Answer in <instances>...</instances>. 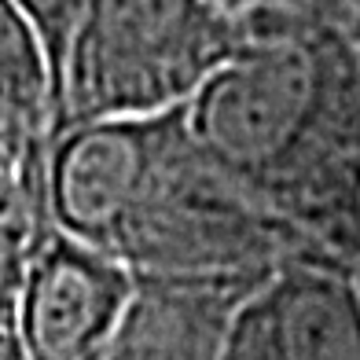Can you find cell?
<instances>
[{
	"mask_svg": "<svg viewBox=\"0 0 360 360\" xmlns=\"http://www.w3.org/2000/svg\"><path fill=\"white\" fill-rule=\"evenodd\" d=\"M349 41H353V52H356V59H360V19H356V26L349 30Z\"/></svg>",
	"mask_w": 360,
	"mask_h": 360,
	"instance_id": "cell-12",
	"label": "cell"
},
{
	"mask_svg": "<svg viewBox=\"0 0 360 360\" xmlns=\"http://www.w3.org/2000/svg\"><path fill=\"white\" fill-rule=\"evenodd\" d=\"M136 294L133 269L48 224L34 239L19 294L30 360H100Z\"/></svg>",
	"mask_w": 360,
	"mask_h": 360,
	"instance_id": "cell-5",
	"label": "cell"
},
{
	"mask_svg": "<svg viewBox=\"0 0 360 360\" xmlns=\"http://www.w3.org/2000/svg\"><path fill=\"white\" fill-rule=\"evenodd\" d=\"M188 133L323 247L360 173V59L349 34L243 11L236 52L188 103Z\"/></svg>",
	"mask_w": 360,
	"mask_h": 360,
	"instance_id": "cell-1",
	"label": "cell"
},
{
	"mask_svg": "<svg viewBox=\"0 0 360 360\" xmlns=\"http://www.w3.org/2000/svg\"><path fill=\"white\" fill-rule=\"evenodd\" d=\"M0 360H30L22 349L19 327H0Z\"/></svg>",
	"mask_w": 360,
	"mask_h": 360,
	"instance_id": "cell-10",
	"label": "cell"
},
{
	"mask_svg": "<svg viewBox=\"0 0 360 360\" xmlns=\"http://www.w3.org/2000/svg\"><path fill=\"white\" fill-rule=\"evenodd\" d=\"M114 257L136 276L269 280L290 261L331 257L188 133V110L162 151ZM338 261V257H331Z\"/></svg>",
	"mask_w": 360,
	"mask_h": 360,
	"instance_id": "cell-2",
	"label": "cell"
},
{
	"mask_svg": "<svg viewBox=\"0 0 360 360\" xmlns=\"http://www.w3.org/2000/svg\"><path fill=\"white\" fill-rule=\"evenodd\" d=\"M323 250L360 272V173L353 176L346 199L338 202L331 224L323 228Z\"/></svg>",
	"mask_w": 360,
	"mask_h": 360,
	"instance_id": "cell-9",
	"label": "cell"
},
{
	"mask_svg": "<svg viewBox=\"0 0 360 360\" xmlns=\"http://www.w3.org/2000/svg\"><path fill=\"white\" fill-rule=\"evenodd\" d=\"M0 100L48 122L56 133V81L44 44L15 0H0Z\"/></svg>",
	"mask_w": 360,
	"mask_h": 360,
	"instance_id": "cell-7",
	"label": "cell"
},
{
	"mask_svg": "<svg viewBox=\"0 0 360 360\" xmlns=\"http://www.w3.org/2000/svg\"><path fill=\"white\" fill-rule=\"evenodd\" d=\"M269 280L136 276V294L100 360H221L239 309Z\"/></svg>",
	"mask_w": 360,
	"mask_h": 360,
	"instance_id": "cell-6",
	"label": "cell"
},
{
	"mask_svg": "<svg viewBox=\"0 0 360 360\" xmlns=\"http://www.w3.org/2000/svg\"><path fill=\"white\" fill-rule=\"evenodd\" d=\"M236 44L239 15L214 0H89L63 70L56 133L184 110Z\"/></svg>",
	"mask_w": 360,
	"mask_h": 360,
	"instance_id": "cell-3",
	"label": "cell"
},
{
	"mask_svg": "<svg viewBox=\"0 0 360 360\" xmlns=\"http://www.w3.org/2000/svg\"><path fill=\"white\" fill-rule=\"evenodd\" d=\"M15 4L22 8V15L44 44L52 81H56V103H59L63 70H67V56H70V44L77 37V26H81V15H85L89 0H15Z\"/></svg>",
	"mask_w": 360,
	"mask_h": 360,
	"instance_id": "cell-8",
	"label": "cell"
},
{
	"mask_svg": "<svg viewBox=\"0 0 360 360\" xmlns=\"http://www.w3.org/2000/svg\"><path fill=\"white\" fill-rule=\"evenodd\" d=\"M184 110L155 118H96L59 129L48 147V221L70 239L114 254Z\"/></svg>",
	"mask_w": 360,
	"mask_h": 360,
	"instance_id": "cell-4",
	"label": "cell"
},
{
	"mask_svg": "<svg viewBox=\"0 0 360 360\" xmlns=\"http://www.w3.org/2000/svg\"><path fill=\"white\" fill-rule=\"evenodd\" d=\"M214 4H221L224 11H232V15H243V11L254 4V0H214Z\"/></svg>",
	"mask_w": 360,
	"mask_h": 360,
	"instance_id": "cell-11",
	"label": "cell"
}]
</instances>
